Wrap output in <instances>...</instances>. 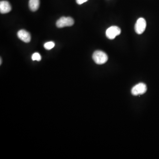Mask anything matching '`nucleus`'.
<instances>
[{
  "label": "nucleus",
  "mask_w": 159,
  "mask_h": 159,
  "mask_svg": "<svg viewBox=\"0 0 159 159\" xmlns=\"http://www.w3.org/2000/svg\"><path fill=\"white\" fill-rule=\"evenodd\" d=\"M92 59L96 64L102 65L108 60V56L103 51L96 50L93 53Z\"/></svg>",
  "instance_id": "f257e3e1"
},
{
  "label": "nucleus",
  "mask_w": 159,
  "mask_h": 159,
  "mask_svg": "<svg viewBox=\"0 0 159 159\" xmlns=\"http://www.w3.org/2000/svg\"><path fill=\"white\" fill-rule=\"evenodd\" d=\"M74 23V19L70 17H62L57 20L56 26L59 28H62L65 27H70Z\"/></svg>",
  "instance_id": "f03ea898"
},
{
  "label": "nucleus",
  "mask_w": 159,
  "mask_h": 159,
  "mask_svg": "<svg viewBox=\"0 0 159 159\" xmlns=\"http://www.w3.org/2000/svg\"><path fill=\"white\" fill-rule=\"evenodd\" d=\"M121 31L120 28L116 26H113L108 28L106 31V35L107 38L110 40H113L117 36L120 34Z\"/></svg>",
  "instance_id": "7ed1b4c3"
},
{
  "label": "nucleus",
  "mask_w": 159,
  "mask_h": 159,
  "mask_svg": "<svg viewBox=\"0 0 159 159\" xmlns=\"http://www.w3.org/2000/svg\"><path fill=\"white\" fill-rule=\"evenodd\" d=\"M147 86L143 83H140L133 87L131 90V93L134 96L142 95L147 91Z\"/></svg>",
  "instance_id": "20e7f679"
},
{
  "label": "nucleus",
  "mask_w": 159,
  "mask_h": 159,
  "mask_svg": "<svg viewBox=\"0 0 159 159\" xmlns=\"http://www.w3.org/2000/svg\"><path fill=\"white\" fill-rule=\"evenodd\" d=\"M146 27V22L145 19L140 18L136 21L135 25V31L138 34H142L145 31Z\"/></svg>",
  "instance_id": "39448f33"
},
{
  "label": "nucleus",
  "mask_w": 159,
  "mask_h": 159,
  "mask_svg": "<svg viewBox=\"0 0 159 159\" xmlns=\"http://www.w3.org/2000/svg\"><path fill=\"white\" fill-rule=\"evenodd\" d=\"M18 38L24 42L28 43L31 41V36L29 32L25 30H20L17 32Z\"/></svg>",
  "instance_id": "423d86ee"
},
{
  "label": "nucleus",
  "mask_w": 159,
  "mask_h": 159,
  "mask_svg": "<svg viewBox=\"0 0 159 159\" xmlns=\"http://www.w3.org/2000/svg\"><path fill=\"white\" fill-rule=\"evenodd\" d=\"M12 10V7L10 3L6 1L0 2V12L2 14L9 13Z\"/></svg>",
  "instance_id": "0eeeda50"
},
{
  "label": "nucleus",
  "mask_w": 159,
  "mask_h": 159,
  "mask_svg": "<svg viewBox=\"0 0 159 159\" xmlns=\"http://www.w3.org/2000/svg\"><path fill=\"white\" fill-rule=\"evenodd\" d=\"M40 5V0H29V7L32 12H35L39 9Z\"/></svg>",
  "instance_id": "6e6552de"
},
{
  "label": "nucleus",
  "mask_w": 159,
  "mask_h": 159,
  "mask_svg": "<svg viewBox=\"0 0 159 159\" xmlns=\"http://www.w3.org/2000/svg\"><path fill=\"white\" fill-rule=\"evenodd\" d=\"M55 46V42L52 41L48 42L45 43L44 45V47L45 49L47 50H50L54 48Z\"/></svg>",
  "instance_id": "1a4fd4ad"
},
{
  "label": "nucleus",
  "mask_w": 159,
  "mask_h": 159,
  "mask_svg": "<svg viewBox=\"0 0 159 159\" xmlns=\"http://www.w3.org/2000/svg\"><path fill=\"white\" fill-rule=\"evenodd\" d=\"M31 59L33 61H40L41 60V56L39 53H35L32 55Z\"/></svg>",
  "instance_id": "9d476101"
},
{
  "label": "nucleus",
  "mask_w": 159,
  "mask_h": 159,
  "mask_svg": "<svg viewBox=\"0 0 159 159\" xmlns=\"http://www.w3.org/2000/svg\"><path fill=\"white\" fill-rule=\"evenodd\" d=\"M88 0H76V2L78 5H81L85 2H87Z\"/></svg>",
  "instance_id": "9b49d317"
},
{
  "label": "nucleus",
  "mask_w": 159,
  "mask_h": 159,
  "mask_svg": "<svg viewBox=\"0 0 159 159\" xmlns=\"http://www.w3.org/2000/svg\"></svg>",
  "instance_id": "f8f14e48"
}]
</instances>
